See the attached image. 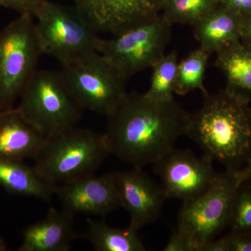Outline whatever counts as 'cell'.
<instances>
[{
	"label": "cell",
	"instance_id": "cell-27",
	"mask_svg": "<svg viewBox=\"0 0 251 251\" xmlns=\"http://www.w3.org/2000/svg\"><path fill=\"white\" fill-rule=\"evenodd\" d=\"M220 5L239 17L251 13V0H220Z\"/></svg>",
	"mask_w": 251,
	"mask_h": 251
},
{
	"label": "cell",
	"instance_id": "cell-10",
	"mask_svg": "<svg viewBox=\"0 0 251 251\" xmlns=\"http://www.w3.org/2000/svg\"><path fill=\"white\" fill-rule=\"evenodd\" d=\"M213 160L203 153L198 157L189 150L175 148L153 163L167 199L191 201L206 192L219 176Z\"/></svg>",
	"mask_w": 251,
	"mask_h": 251
},
{
	"label": "cell",
	"instance_id": "cell-24",
	"mask_svg": "<svg viewBox=\"0 0 251 251\" xmlns=\"http://www.w3.org/2000/svg\"><path fill=\"white\" fill-rule=\"evenodd\" d=\"M46 1L48 0H0V6L14 10L20 16L34 18L36 11Z\"/></svg>",
	"mask_w": 251,
	"mask_h": 251
},
{
	"label": "cell",
	"instance_id": "cell-22",
	"mask_svg": "<svg viewBox=\"0 0 251 251\" xmlns=\"http://www.w3.org/2000/svg\"><path fill=\"white\" fill-rule=\"evenodd\" d=\"M177 53L175 51L165 54L153 66L150 88L145 93L148 98L166 101L174 99V87L178 66Z\"/></svg>",
	"mask_w": 251,
	"mask_h": 251
},
{
	"label": "cell",
	"instance_id": "cell-12",
	"mask_svg": "<svg viewBox=\"0 0 251 251\" xmlns=\"http://www.w3.org/2000/svg\"><path fill=\"white\" fill-rule=\"evenodd\" d=\"M98 32L112 35L159 15L162 0H72Z\"/></svg>",
	"mask_w": 251,
	"mask_h": 251
},
{
	"label": "cell",
	"instance_id": "cell-32",
	"mask_svg": "<svg viewBox=\"0 0 251 251\" xmlns=\"http://www.w3.org/2000/svg\"><path fill=\"white\" fill-rule=\"evenodd\" d=\"M249 117H250V121L251 124V106L249 105Z\"/></svg>",
	"mask_w": 251,
	"mask_h": 251
},
{
	"label": "cell",
	"instance_id": "cell-7",
	"mask_svg": "<svg viewBox=\"0 0 251 251\" xmlns=\"http://www.w3.org/2000/svg\"><path fill=\"white\" fill-rule=\"evenodd\" d=\"M173 25L163 15L99 41L97 52L128 80L165 55Z\"/></svg>",
	"mask_w": 251,
	"mask_h": 251
},
{
	"label": "cell",
	"instance_id": "cell-16",
	"mask_svg": "<svg viewBox=\"0 0 251 251\" xmlns=\"http://www.w3.org/2000/svg\"><path fill=\"white\" fill-rule=\"evenodd\" d=\"M214 65L224 74L225 90L242 100L251 103V49L241 41L226 46L216 52Z\"/></svg>",
	"mask_w": 251,
	"mask_h": 251
},
{
	"label": "cell",
	"instance_id": "cell-33",
	"mask_svg": "<svg viewBox=\"0 0 251 251\" xmlns=\"http://www.w3.org/2000/svg\"><path fill=\"white\" fill-rule=\"evenodd\" d=\"M1 111H0V114H1Z\"/></svg>",
	"mask_w": 251,
	"mask_h": 251
},
{
	"label": "cell",
	"instance_id": "cell-11",
	"mask_svg": "<svg viewBox=\"0 0 251 251\" xmlns=\"http://www.w3.org/2000/svg\"><path fill=\"white\" fill-rule=\"evenodd\" d=\"M112 175L122 206L129 214L130 227L138 231L160 217L166 194L143 168L133 167Z\"/></svg>",
	"mask_w": 251,
	"mask_h": 251
},
{
	"label": "cell",
	"instance_id": "cell-15",
	"mask_svg": "<svg viewBox=\"0 0 251 251\" xmlns=\"http://www.w3.org/2000/svg\"><path fill=\"white\" fill-rule=\"evenodd\" d=\"M46 138L18 112L0 114V158L23 161L35 158Z\"/></svg>",
	"mask_w": 251,
	"mask_h": 251
},
{
	"label": "cell",
	"instance_id": "cell-19",
	"mask_svg": "<svg viewBox=\"0 0 251 251\" xmlns=\"http://www.w3.org/2000/svg\"><path fill=\"white\" fill-rule=\"evenodd\" d=\"M87 228L83 237L97 251H145L138 230L128 226L120 229L108 226L104 221L87 219Z\"/></svg>",
	"mask_w": 251,
	"mask_h": 251
},
{
	"label": "cell",
	"instance_id": "cell-2",
	"mask_svg": "<svg viewBox=\"0 0 251 251\" xmlns=\"http://www.w3.org/2000/svg\"><path fill=\"white\" fill-rule=\"evenodd\" d=\"M249 107L225 89L208 93L202 107L191 114L186 135L213 161L239 171L251 160Z\"/></svg>",
	"mask_w": 251,
	"mask_h": 251
},
{
	"label": "cell",
	"instance_id": "cell-8",
	"mask_svg": "<svg viewBox=\"0 0 251 251\" xmlns=\"http://www.w3.org/2000/svg\"><path fill=\"white\" fill-rule=\"evenodd\" d=\"M238 172L225 170L206 192L183 202L178 214L177 230L191 243L194 251L215 239L229 227L239 179Z\"/></svg>",
	"mask_w": 251,
	"mask_h": 251
},
{
	"label": "cell",
	"instance_id": "cell-23",
	"mask_svg": "<svg viewBox=\"0 0 251 251\" xmlns=\"http://www.w3.org/2000/svg\"><path fill=\"white\" fill-rule=\"evenodd\" d=\"M229 228L234 232L251 234V182L242 181L234 198Z\"/></svg>",
	"mask_w": 251,
	"mask_h": 251
},
{
	"label": "cell",
	"instance_id": "cell-3",
	"mask_svg": "<svg viewBox=\"0 0 251 251\" xmlns=\"http://www.w3.org/2000/svg\"><path fill=\"white\" fill-rule=\"evenodd\" d=\"M108 154L103 133L74 126L46 138L34 158V168L57 186L94 175Z\"/></svg>",
	"mask_w": 251,
	"mask_h": 251
},
{
	"label": "cell",
	"instance_id": "cell-28",
	"mask_svg": "<svg viewBox=\"0 0 251 251\" xmlns=\"http://www.w3.org/2000/svg\"><path fill=\"white\" fill-rule=\"evenodd\" d=\"M239 33L241 42L251 49V13L239 18Z\"/></svg>",
	"mask_w": 251,
	"mask_h": 251
},
{
	"label": "cell",
	"instance_id": "cell-30",
	"mask_svg": "<svg viewBox=\"0 0 251 251\" xmlns=\"http://www.w3.org/2000/svg\"><path fill=\"white\" fill-rule=\"evenodd\" d=\"M239 182L250 181L251 182V160L242 169L238 172Z\"/></svg>",
	"mask_w": 251,
	"mask_h": 251
},
{
	"label": "cell",
	"instance_id": "cell-13",
	"mask_svg": "<svg viewBox=\"0 0 251 251\" xmlns=\"http://www.w3.org/2000/svg\"><path fill=\"white\" fill-rule=\"evenodd\" d=\"M57 194L64 210L105 217L121 207L113 175H94L57 185Z\"/></svg>",
	"mask_w": 251,
	"mask_h": 251
},
{
	"label": "cell",
	"instance_id": "cell-20",
	"mask_svg": "<svg viewBox=\"0 0 251 251\" xmlns=\"http://www.w3.org/2000/svg\"><path fill=\"white\" fill-rule=\"evenodd\" d=\"M209 57L199 48L178 63L175 94L184 96L196 90L202 91L204 96L208 94L204 87V77Z\"/></svg>",
	"mask_w": 251,
	"mask_h": 251
},
{
	"label": "cell",
	"instance_id": "cell-6",
	"mask_svg": "<svg viewBox=\"0 0 251 251\" xmlns=\"http://www.w3.org/2000/svg\"><path fill=\"white\" fill-rule=\"evenodd\" d=\"M43 55L34 18L20 16L0 31V111L14 108Z\"/></svg>",
	"mask_w": 251,
	"mask_h": 251
},
{
	"label": "cell",
	"instance_id": "cell-18",
	"mask_svg": "<svg viewBox=\"0 0 251 251\" xmlns=\"http://www.w3.org/2000/svg\"><path fill=\"white\" fill-rule=\"evenodd\" d=\"M0 186L12 194L49 201L56 186L48 182L34 167L21 161L0 158Z\"/></svg>",
	"mask_w": 251,
	"mask_h": 251
},
{
	"label": "cell",
	"instance_id": "cell-21",
	"mask_svg": "<svg viewBox=\"0 0 251 251\" xmlns=\"http://www.w3.org/2000/svg\"><path fill=\"white\" fill-rule=\"evenodd\" d=\"M220 5V0H162L163 16L172 24L194 26Z\"/></svg>",
	"mask_w": 251,
	"mask_h": 251
},
{
	"label": "cell",
	"instance_id": "cell-29",
	"mask_svg": "<svg viewBox=\"0 0 251 251\" xmlns=\"http://www.w3.org/2000/svg\"><path fill=\"white\" fill-rule=\"evenodd\" d=\"M201 251H228V244L226 236L209 241L203 246Z\"/></svg>",
	"mask_w": 251,
	"mask_h": 251
},
{
	"label": "cell",
	"instance_id": "cell-9",
	"mask_svg": "<svg viewBox=\"0 0 251 251\" xmlns=\"http://www.w3.org/2000/svg\"><path fill=\"white\" fill-rule=\"evenodd\" d=\"M62 66L61 75L82 109L108 117L127 93L126 80L98 52Z\"/></svg>",
	"mask_w": 251,
	"mask_h": 251
},
{
	"label": "cell",
	"instance_id": "cell-1",
	"mask_svg": "<svg viewBox=\"0 0 251 251\" xmlns=\"http://www.w3.org/2000/svg\"><path fill=\"white\" fill-rule=\"evenodd\" d=\"M107 117L103 135L110 153L143 168L158 161L186 135L191 114L175 99L154 100L131 92Z\"/></svg>",
	"mask_w": 251,
	"mask_h": 251
},
{
	"label": "cell",
	"instance_id": "cell-14",
	"mask_svg": "<svg viewBox=\"0 0 251 251\" xmlns=\"http://www.w3.org/2000/svg\"><path fill=\"white\" fill-rule=\"evenodd\" d=\"M75 237L74 215L50 207L44 219L24 229L18 251H68Z\"/></svg>",
	"mask_w": 251,
	"mask_h": 251
},
{
	"label": "cell",
	"instance_id": "cell-5",
	"mask_svg": "<svg viewBox=\"0 0 251 251\" xmlns=\"http://www.w3.org/2000/svg\"><path fill=\"white\" fill-rule=\"evenodd\" d=\"M43 54L61 64L97 52L98 31L75 6L46 1L34 14Z\"/></svg>",
	"mask_w": 251,
	"mask_h": 251
},
{
	"label": "cell",
	"instance_id": "cell-25",
	"mask_svg": "<svg viewBox=\"0 0 251 251\" xmlns=\"http://www.w3.org/2000/svg\"><path fill=\"white\" fill-rule=\"evenodd\" d=\"M225 236L228 251H251V234L229 230Z\"/></svg>",
	"mask_w": 251,
	"mask_h": 251
},
{
	"label": "cell",
	"instance_id": "cell-26",
	"mask_svg": "<svg viewBox=\"0 0 251 251\" xmlns=\"http://www.w3.org/2000/svg\"><path fill=\"white\" fill-rule=\"evenodd\" d=\"M163 251H194L192 245L181 232L176 229L172 234Z\"/></svg>",
	"mask_w": 251,
	"mask_h": 251
},
{
	"label": "cell",
	"instance_id": "cell-4",
	"mask_svg": "<svg viewBox=\"0 0 251 251\" xmlns=\"http://www.w3.org/2000/svg\"><path fill=\"white\" fill-rule=\"evenodd\" d=\"M20 99L16 109L46 138L73 128L82 117L60 72L36 71Z\"/></svg>",
	"mask_w": 251,
	"mask_h": 251
},
{
	"label": "cell",
	"instance_id": "cell-17",
	"mask_svg": "<svg viewBox=\"0 0 251 251\" xmlns=\"http://www.w3.org/2000/svg\"><path fill=\"white\" fill-rule=\"evenodd\" d=\"M239 16L219 5L195 25L194 36L200 49L210 55L239 42Z\"/></svg>",
	"mask_w": 251,
	"mask_h": 251
},
{
	"label": "cell",
	"instance_id": "cell-31",
	"mask_svg": "<svg viewBox=\"0 0 251 251\" xmlns=\"http://www.w3.org/2000/svg\"><path fill=\"white\" fill-rule=\"evenodd\" d=\"M8 250L7 246L5 243L4 239L0 237V251H6Z\"/></svg>",
	"mask_w": 251,
	"mask_h": 251
}]
</instances>
